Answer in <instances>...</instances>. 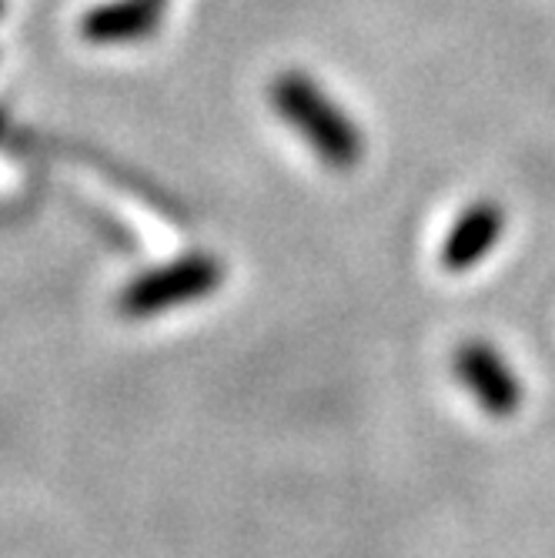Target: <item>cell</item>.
<instances>
[{
    "mask_svg": "<svg viewBox=\"0 0 555 558\" xmlns=\"http://www.w3.org/2000/svg\"><path fill=\"white\" fill-rule=\"evenodd\" d=\"M278 118L305 141L331 171H351L365 158V134L335 100L301 71H285L272 81Z\"/></svg>",
    "mask_w": 555,
    "mask_h": 558,
    "instance_id": "6da1fadb",
    "label": "cell"
},
{
    "mask_svg": "<svg viewBox=\"0 0 555 558\" xmlns=\"http://www.w3.org/2000/svg\"><path fill=\"white\" fill-rule=\"evenodd\" d=\"M225 262L205 255V251H194V255H181L131 278L118 294V312L131 322L158 318L165 312H178L212 298L225 284Z\"/></svg>",
    "mask_w": 555,
    "mask_h": 558,
    "instance_id": "7a4b0ae2",
    "label": "cell"
},
{
    "mask_svg": "<svg viewBox=\"0 0 555 558\" xmlns=\"http://www.w3.org/2000/svg\"><path fill=\"white\" fill-rule=\"evenodd\" d=\"M451 375L488 418H512L522 409V378L495 344L469 338L451 354Z\"/></svg>",
    "mask_w": 555,
    "mask_h": 558,
    "instance_id": "3957f363",
    "label": "cell"
},
{
    "mask_svg": "<svg viewBox=\"0 0 555 558\" xmlns=\"http://www.w3.org/2000/svg\"><path fill=\"white\" fill-rule=\"evenodd\" d=\"M502 231H506V211L495 201H475L456 221H451L445 241H442V265L451 275L472 271L479 262H485Z\"/></svg>",
    "mask_w": 555,
    "mask_h": 558,
    "instance_id": "277c9868",
    "label": "cell"
},
{
    "mask_svg": "<svg viewBox=\"0 0 555 558\" xmlns=\"http://www.w3.org/2000/svg\"><path fill=\"white\" fill-rule=\"evenodd\" d=\"M161 24V0H108L97 4L81 31L94 44H131L144 40Z\"/></svg>",
    "mask_w": 555,
    "mask_h": 558,
    "instance_id": "5b68a950",
    "label": "cell"
},
{
    "mask_svg": "<svg viewBox=\"0 0 555 558\" xmlns=\"http://www.w3.org/2000/svg\"><path fill=\"white\" fill-rule=\"evenodd\" d=\"M0 11H4V0H0Z\"/></svg>",
    "mask_w": 555,
    "mask_h": 558,
    "instance_id": "8992f818",
    "label": "cell"
}]
</instances>
